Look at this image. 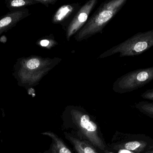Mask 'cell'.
<instances>
[{"mask_svg": "<svg viewBox=\"0 0 153 153\" xmlns=\"http://www.w3.org/2000/svg\"><path fill=\"white\" fill-rule=\"evenodd\" d=\"M146 153H153V147L149 149Z\"/></svg>", "mask_w": 153, "mask_h": 153, "instance_id": "obj_17", "label": "cell"}, {"mask_svg": "<svg viewBox=\"0 0 153 153\" xmlns=\"http://www.w3.org/2000/svg\"><path fill=\"white\" fill-rule=\"evenodd\" d=\"M62 59L32 55L19 58L13 66V75L21 87L27 89L36 86Z\"/></svg>", "mask_w": 153, "mask_h": 153, "instance_id": "obj_2", "label": "cell"}, {"mask_svg": "<svg viewBox=\"0 0 153 153\" xmlns=\"http://www.w3.org/2000/svg\"><path fill=\"white\" fill-rule=\"evenodd\" d=\"M153 46V29L137 33L99 56L102 58L119 53L120 57L139 55Z\"/></svg>", "mask_w": 153, "mask_h": 153, "instance_id": "obj_4", "label": "cell"}, {"mask_svg": "<svg viewBox=\"0 0 153 153\" xmlns=\"http://www.w3.org/2000/svg\"><path fill=\"white\" fill-rule=\"evenodd\" d=\"M5 4L7 8L11 11L38 3L36 0H9L5 1Z\"/></svg>", "mask_w": 153, "mask_h": 153, "instance_id": "obj_12", "label": "cell"}, {"mask_svg": "<svg viewBox=\"0 0 153 153\" xmlns=\"http://www.w3.org/2000/svg\"><path fill=\"white\" fill-rule=\"evenodd\" d=\"M148 140L139 135L126 134L117 132L111 143L107 145L109 149L115 151L126 150L140 153L153 147L150 146Z\"/></svg>", "mask_w": 153, "mask_h": 153, "instance_id": "obj_6", "label": "cell"}, {"mask_svg": "<svg viewBox=\"0 0 153 153\" xmlns=\"http://www.w3.org/2000/svg\"><path fill=\"white\" fill-rule=\"evenodd\" d=\"M126 1L127 0H111L103 2L85 25L76 33L75 39L79 42L95 34L102 33L105 26L122 9Z\"/></svg>", "mask_w": 153, "mask_h": 153, "instance_id": "obj_3", "label": "cell"}, {"mask_svg": "<svg viewBox=\"0 0 153 153\" xmlns=\"http://www.w3.org/2000/svg\"><path fill=\"white\" fill-rule=\"evenodd\" d=\"M141 97L145 99L153 101V89H150L146 91L144 93L141 94Z\"/></svg>", "mask_w": 153, "mask_h": 153, "instance_id": "obj_15", "label": "cell"}, {"mask_svg": "<svg viewBox=\"0 0 153 153\" xmlns=\"http://www.w3.org/2000/svg\"><path fill=\"white\" fill-rule=\"evenodd\" d=\"M36 44L40 47L47 49H51L52 48L58 45L53 35L45 36L38 40Z\"/></svg>", "mask_w": 153, "mask_h": 153, "instance_id": "obj_14", "label": "cell"}, {"mask_svg": "<svg viewBox=\"0 0 153 153\" xmlns=\"http://www.w3.org/2000/svg\"><path fill=\"white\" fill-rule=\"evenodd\" d=\"M29 15V10L25 8L11 11L0 17V35L15 27L18 22Z\"/></svg>", "mask_w": 153, "mask_h": 153, "instance_id": "obj_9", "label": "cell"}, {"mask_svg": "<svg viewBox=\"0 0 153 153\" xmlns=\"http://www.w3.org/2000/svg\"><path fill=\"white\" fill-rule=\"evenodd\" d=\"M64 128L79 139L85 140L103 153H108L101 131L95 121L81 107L68 106L62 116Z\"/></svg>", "mask_w": 153, "mask_h": 153, "instance_id": "obj_1", "label": "cell"}, {"mask_svg": "<svg viewBox=\"0 0 153 153\" xmlns=\"http://www.w3.org/2000/svg\"><path fill=\"white\" fill-rule=\"evenodd\" d=\"M135 107L141 113L153 118V102H140L136 104Z\"/></svg>", "mask_w": 153, "mask_h": 153, "instance_id": "obj_13", "label": "cell"}, {"mask_svg": "<svg viewBox=\"0 0 153 153\" xmlns=\"http://www.w3.org/2000/svg\"><path fill=\"white\" fill-rule=\"evenodd\" d=\"M153 80V66L141 68L118 78L113 84L112 89L117 93H126L142 88Z\"/></svg>", "mask_w": 153, "mask_h": 153, "instance_id": "obj_5", "label": "cell"}, {"mask_svg": "<svg viewBox=\"0 0 153 153\" xmlns=\"http://www.w3.org/2000/svg\"><path fill=\"white\" fill-rule=\"evenodd\" d=\"M81 7V3L71 4L61 6L53 15L52 22L54 24H60L66 31L73 18Z\"/></svg>", "mask_w": 153, "mask_h": 153, "instance_id": "obj_8", "label": "cell"}, {"mask_svg": "<svg viewBox=\"0 0 153 153\" xmlns=\"http://www.w3.org/2000/svg\"><path fill=\"white\" fill-rule=\"evenodd\" d=\"M64 135L76 153H99L98 150L87 141L79 139L69 132H64Z\"/></svg>", "mask_w": 153, "mask_h": 153, "instance_id": "obj_11", "label": "cell"}, {"mask_svg": "<svg viewBox=\"0 0 153 153\" xmlns=\"http://www.w3.org/2000/svg\"><path fill=\"white\" fill-rule=\"evenodd\" d=\"M38 4H42L45 5L47 7H48L49 4H54L57 0H36Z\"/></svg>", "mask_w": 153, "mask_h": 153, "instance_id": "obj_16", "label": "cell"}, {"mask_svg": "<svg viewBox=\"0 0 153 153\" xmlns=\"http://www.w3.org/2000/svg\"><path fill=\"white\" fill-rule=\"evenodd\" d=\"M42 135L48 137L52 140L49 149L44 152L38 153H74L56 134L51 131L42 133Z\"/></svg>", "mask_w": 153, "mask_h": 153, "instance_id": "obj_10", "label": "cell"}, {"mask_svg": "<svg viewBox=\"0 0 153 153\" xmlns=\"http://www.w3.org/2000/svg\"><path fill=\"white\" fill-rule=\"evenodd\" d=\"M97 2V0H90L81 6L65 31L66 39L68 41L85 25L90 13L96 6Z\"/></svg>", "mask_w": 153, "mask_h": 153, "instance_id": "obj_7", "label": "cell"}]
</instances>
